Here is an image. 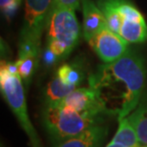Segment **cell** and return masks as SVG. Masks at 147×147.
<instances>
[{"label": "cell", "instance_id": "1", "mask_svg": "<svg viewBox=\"0 0 147 147\" xmlns=\"http://www.w3.org/2000/svg\"><path fill=\"white\" fill-rule=\"evenodd\" d=\"M144 60L129 51L111 63L98 66L89 76V87L96 91L109 116L121 119L130 115L140 101L145 86Z\"/></svg>", "mask_w": 147, "mask_h": 147}, {"label": "cell", "instance_id": "7", "mask_svg": "<svg viewBox=\"0 0 147 147\" xmlns=\"http://www.w3.org/2000/svg\"><path fill=\"white\" fill-rule=\"evenodd\" d=\"M61 102L85 117L102 119L108 115L100 96L91 87L74 90Z\"/></svg>", "mask_w": 147, "mask_h": 147}, {"label": "cell", "instance_id": "20", "mask_svg": "<svg viewBox=\"0 0 147 147\" xmlns=\"http://www.w3.org/2000/svg\"><path fill=\"white\" fill-rule=\"evenodd\" d=\"M58 59H59V57H58L51 49L46 47V49L44 50V52L42 54V60H43V62L45 63V65L47 66L54 65L55 63L57 62Z\"/></svg>", "mask_w": 147, "mask_h": 147}, {"label": "cell", "instance_id": "9", "mask_svg": "<svg viewBox=\"0 0 147 147\" xmlns=\"http://www.w3.org/2000/svg\"><path fill=\"white\" fill-rule=\"evenodd\" d=\"M81 4L83 13L82 32L85 40L89 42L91 38L98 32L109 27L104 14L93 0H81Z\"/></svg>", "mask_w": 147, "mask_h": 147}, {"label": "cell", "instance_id": "14", "mask_svg": "<svg viewBox=\"0 0 147 147\" xmlns=\"http://www.w3.org/2000/svg\"><path fill=\"white\" fill-rule=\"evenodd\" d=\"M57 76L65 84L78 87L83 81L84 71L80 64L78 62L65 63L58 68Z\"/></svg>", "mask_w": 147, "mask_h": 147}, {"label": "cell", "instance_id": "15", "mask_svg": "<svg viewBox=\"0 0 147 147\" xmlns=\"http://www.w3.org/2000/svg\"><path fill=\"white\" fill-rule=\"evenodd\" d=\"M76 89V86L65 84L61 79L57 76L49 82L46 90L47 101L49 102H57L63 100L70 93Z\"/></svg>", "mask_w": 147, "mask_h": 147}, {"label": "cell", "instance_id": "16", "mask_svg": "<svg viewBox=\"0 0 147 147\" xmlns=\"http://www.w3.org/2000/svg\"><path fill=\"white\" fill-rule=\"evenodd\" d=\"M38 58L39 57L32 55H18V59L16 62L17 66H18L19 76L25 83H28L30 81L31 78L33 76L37 67Z\"/></svg>", "mask_w": 147, "mask_h": 147}, {"label": "cell", "instance_id": "23", "mask_svg": "<svg viewBox=\"0 0 147 147\" xmlns=\"http://www.w3.org/2000/svg\"><path fill=\"white\" fill-rule=\"evenodd\" d=\"M142 147H147V145H144V146H142Z\"/></svg>", "mask_w": 147, "mask_h": 147}, {"label": "cell", "instance_id": "6", "mask_svg": "<svg viewBox=\"0 0 147 147\" xmlns=\"http://www.w3.org/2000/svg\"><path fill=\"white\" fill-rule=\"evenodd\" d=\"M128 43L109 28L98 32L89 40L91 48L104 63L114 62L123 57L129 51Z\"/></svg>", "mask_w": 147, "mask_h": 147}, {"label": "cell", "instance_id": "12", "mask_svg": "<svg viewBox=\"0 0 147 147\" xmlns=\"http://www.w3.org/2000/svg\"><path fill=\"white\" fill-rule=\"evenodd\" d=\"M119 128L112 142L119 143L124 147H140V142L138 134L127 117L119 119Z\"/></svg>", "mask_w": 147, "mask_h": 147}, {"label": "cell", "instance_id": "8", "mask_svg": "<svg viewBox=\"0 0 147 147\" xmlns=\"http://www.w3.org/2000/svg\"><path fill=\"white\" fill-rule=\"evenodd\" d=\"M108 135V127L103 123L94 125L78 136L54 142L53 147H100Z\"/></svg>", "mask_w": 147, "mask_h": 147}, {"label": "cell", "instance_id": "22", "mask_svg": "<svg viewBox=\"0 0 147 147\" xmlns=\"http://www.w3.org/2000/svg\"><path fill=\"white\" fill-rule=\"evenodd\" d=\"M106 147H124L123 145L121 144H119V143H117V142H111L109 144H108Z\"/></svg>", "mask_w": 147, "mask_h": 147}, {"label": "cell", "instance_id": "2", "mask_svg": "<svg viewBox=\"0 0 147 147\" xmlns=\"http://www.w3.org/2000/svg\"><path fill=\"white\" fill-rule=\"evenodd\" d=\"M43 124L52 140L59 142L78 136L86 129L102 123V119L82 116L61 101L49 102L43 111Z\"/></svg>", "mask_w": 147, "mask_h": 147}, {"label": "cell", "instance_id": "18", "mask_svg": "<svg viewBox=\"0 0 147 147\" xmlns=\"http://www.w3.org/2000/svg\"><path fill=\"white\" fill-rule=\"evenodd\" d=\"M80 1L81 0H54L51 13L58 9H71V10L76 11L78 9Z\"/></svg>", "mask_w": 147, "mask_h": 147}, {"label": "cell", "instance_id": "3", "mask_svg": "<svg viewBox=\"0 0 147 147\" xmlns=\"http://www.w3.org/2000/svg\"><path fill=\"white\" fill-rule=\"evenodd\" d=\"M79 33L80 27L75 10L53 11L47 22V47L59 58L66 57L78 44Z\"/></svg>", "mask_w": 147, "mask_h": 147}, {"label": "cell", "instance_id": "10", "mask_svg": "<svg viewBox=\"0 0 147 147\" xmlns=\"http://www.w3.org/2000/svg\"><path fill=\"white\" fill-rule=\"evenodd\" d=\"M119 36L129 43H142L147 40V25L144 21L123 19Z\"/></svg>", "mask_w": 147, "mask_h": 147}, {"label": "cell", "instance_id": "17", "mask_svg": "<svg viewBox=\"0 0 147 147\" xmlns=\"http://www.w3.org/2000/svg\"><path fill=\"white\" fill-rule=\"evenodd\" d=\"M117 7L123 19L133 20V21H144V17L142 13L128 0H117Z\"/></svg>", "mask_w": 147, "mask_h": 147}, {"label": "cell", "instance_id": "21", "mask_svg": "<svg viewBox=\"0 0 147 147\" xmlns=\"http://www.w3.org/2000/svg\"><path fill=\"white\" fill-rule=\"evenodd\" d=\"M14 1V0H0V5H1V9L4 8L5 6H7L8 4H10L11 2Z\"/></svg>", "mask_w": 147, "mask_h": 147}, {"label": "cell", "instance_id": "5", "mask_svg": "<svg viewBox=\"0 0 147 147\" xmlns=\"http://www.w3.org/2000/svg\"><path fill=\"white\" fill-rule=\"evenodd\" d=\"M0 87H1V92L5 100L7 101L11 111L16 116L21 127L29 136L33 147H41L36 129L32 125L28 116L21 78L16 75H11L5 69L1 68L0 69Z\"/></svg>", "mask_w": 147, "mask_h": 147}, {"label": "cell", "instance_id": "19", "mask_svg": "<svg viewBox=\"0 0 147 147\" xmlns=\"http://www.w3.org/2000/svg\"><path fill=\"white\" fill-rule=\"evenodd\" d=\"M20 4H21V0H14V1L11 2L10 4L5 6L4 8H2V13L6 18L11 19L16 13V11H18Z\"/></svg>", "mask_w": 147, "mask_h": 147}, {"label": "cell", "instance_id": "13", "mask_svg": "<svg viewBox=\"0 0 147 147\" xmlns=\"http://www.w3.org/2000/svg\"><path fill=\"white\" fill-rule=\"evenodd\" d=\"M117 0H98V7L104 14L110 30L119 34L123 18L117 10Z\"/></svg>", "mask_w": 147, "mask_h": 147}, {"label": "cell", "instance_id": "11", "mask_svg": "<svg viewBox=\"0 0 147 147\" xmlns=\"http://www.w3.org/2000/svg\"><path fill=\"white\" fill-rule=\"evenodd\" d=\"M136 130L140 143L147 145V96L127 117Z\"/></svg>", "mask_w": 147, "mask_h": 147}, {"label": "cell", "instance_id": "4", "mask_svg": "<svg viewBox=\"0 0 147 147\" xmlns=\"http://www.w3.org/2000/svg\"><path fill=\"white\" fill-rule=\"evenodd\" d=\"M54 0H25L24 24L19 36L18 55L39 57L41 36L47 26Z\"/></svg>", "mask_w": 147, "mask_h": 147}]
</instances>
